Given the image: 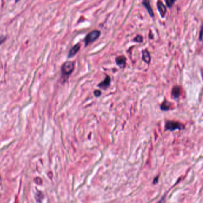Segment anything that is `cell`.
I'll return each instance as SVG.
<instances>
[{
  "label": "cell",
  "instance_id": "6da1fadb",
  "mask_svg": "<svg viewBox=\"0 0 203 203\" xmlns=\"http://www.w3.org/2000/svg\"><path fill=\"white\" fill-rule=\"evenodd\" d=\"M101 35V32L98 30H94L89 32L85 37L84 39L85 47L88 46L89 44L95 41Z\"/></svg>",
  "mask_w": 203,
  "mask_h": 203
},
{
  "label": "cell",
  "instance_id": "7a4b0ae2",
  "mask_svg": "<svg viewBox=\"0 0 203 203\" xmlns=\"http://www.w3.org/2000/svg\"><path fill=\"white\" fill-rule=\"evenodd\" d=\"M74 64L72 61L65 62L61 67V72L63 76H69L74 70Z\"/></svg>",
  "mask_w": 203,
  "mask_h": 203
},
{
  "label": "cell",
  "instance_id": "3957f363",
  "mask_svg": "<svg viewBox=\"0 0 203 203\" xmlns=\"http://www.w3.org/2000/svg\"><path fill=\"white\" fill-rule=\"evenodd\" d=\"M165 128L166 131H174L177 129L182 130L185 128V126L180 123L174 121H168L166 122L165 125Z\"/></svg>",
  "mask_w": 203,
  "mask_h": 203
},
{
  "label": "cell",
  "instance_id": "277c9868",
  "mask_svg": "<svg viewBox=\"0 0 203 203\" xmlns=\"http://www.w3.org/2000/svg\"><path fill=\"white\" fill-rule=\"evenodd\" d=\"M157 6L160 16L162 18H164L166 16L167 13V9L166 6L163 4V3L161 1H160V0H158V1L157 3Z\"/></svg>",
  "mask_w": 203,
  "mask_h": 203
},
{
  "label": "cell",
  "instance_id": "5b68a950",
  "mask_svg": "<svg viewBox=\"0 0 203 203\" xmlns=\"http://www.w3.org/2000/svg\"><path fill=\"white\" fill-rule=\"evenodd\" d=\"M110 82H111L110 77L109 76H106V77L105 78V79L103 81L101 82V83H99L98 86L101 89H106L110 86Z\"/></svg>",
  "mask_w": 203,
  "mask_h": 203
},
{
  "label": "cell",
  "instance_id": "8992f818",
  "mask_svg": "<svg viewBox=\"0 0 203 203\" xmlns=\"http://www.w3.org/2000/svg\"><path fill=\"white\" fill-rule=\"evenodd\" d=\"M142 5L144 6V7L146 9L147 12L148 13V14L150 15V16L152 18L154 17V12L153 10V9L151 6L150 3V0H143L142 1Z\"/></svg>",
  "mask_w": 203,
  "mask_h": 203
},
{
  "label": "cell",
  "instance_id": "52a82bcc",
  "mask_svg": "<svg viewBox=\"0 0 203 203\" xmlns=\"http://www.w3.org/2000/svg\"><path fill=\"white\" fill-rule=\"evenodd\" d=\"M81 45L80 44L78 43L77 44H76L75 45H74L70 50L69 53V55H68V58H72L73 57H74L79 51Z\"/></svg>",
  "mask_w": 203,
  "mask_h": 203
},
{
  "label": "cell",
  "instance_id": "ba28073f",
  "mask_svg": "<svg viewBox=\"0 0 203 203\" xmlns=\"http://www.w3.org/2000/svg\"><path fill=\"white\" fill-rule=\"evenodd\" d=\"M126 58L125 56H119L116 58V64L120 68H123L126 65Z\"/></svg>",
  "mask_w": 203,
  "mask_h": 203
},
{
  "label": "cell",
  "instance_id": "9c48e42d",
  "mask_svg": "<svg viewBox=\"0 0 203 203\" xmlns=\"http://www.w3.org/2000/svg\"><path fill=\"white\" fill-rule=\"evenodd\" d=\"M172 95L174 99H177L180 95V88L178 86H175L172 91Z\"/></svg>",
  "mask_w": 203,
  "mask_h": 203
},
{
  "label": "cell",
  "instance_id": "30bf717a",
  "mask_svg": "<svg viewBox=\"0 0 203 203\" xmlns=\"http://www.w3.org/2000/svg\"><path fill=\"white\" fill-rule=\"evenodd\" d=\"M142 60L144 61L147 63V64H149L151 61V55L150 53L148 52V50H145L142 51Z\"/></svg>",
  "mask_w": 203,
  "mask_h": 203
},
{
  "label": "cell",
  "instance_id": "8fae6325",
  "mask_svg": "<svg viewBox=\"0 0 203 203\" xmlns=\"http://www.w3.org/2000/svg\"><path fill=\"white\" fill-rule=\"evenodd\" d=\"M170 107V103H169V101L165 100L164 102L161 104L160 108L161 109V110L163 111H167L169 110Z\"/></svg>",
  "mask_w": 203,
  "mask_h": 203
},
{
  "label": "cell",
  "instance_id": "7c38bea8",
  "mask_svg": "<svg viewBox=\"0 0 203 203\" xmlns=\"http://www.w3.org/2000/svg\"><path fill=\"white\" fill-rule=\"evenodd\" d=\"M176 0H165L166 4L169 8H171L175 4Z\"/></svg>",
  "mask_w": 203,
  "mask_h": 203
},
{
  "label": "cell",
  "instance_id": "4fadbf2b",
  "mask_svg": "<svg viewBox=\"0 0 203 203\" xmlns=\"http://www.w3.org/2000/svg\"><path fill=\"white\" fill-rule=\"evenodd\" d=\"M134 41L135 42H138V43H141V42H142L143 41V38L141 35H137L136 37L134 38Z\"/></svg>",
  "mask_w": 203,
  "mask_h": 203
},
{
  "label": "cell",
  "instance_id": "5bb4252c",
  "mask_svg": "<svg viewBox=\"0 0 203 203\" xmlns=\"http://www.w3.org/2000/svg\"><path fill=\"white\" fill-rule=\"evenodd\" d=\"M94 95L95 96L98 97L101 95V92L99 90H95L94 92Z\"/></svg>",
  "mask_w": 203,
  "mask_h": 203
},
{
  "label": "cell",
  "instance_id": "9a60e30c",
  "mask_svg": "<svg viewBox=\"0 0 203 203\" xmlns=\"http://www.w3.org/2000/svg\"><path fill=\"white\" fill-rule=\"evenodd\" d=\"M6 39V38L5 37H3V38H0V44H1L3 42H4Z\"/></svg>",
  "mask_w": 203,
  "mask_h": 203
},
{
  "label": "cell",
  "instance_id": "2e32d148",
  "mask_svg": "<svg viewBox=\"0 0 203 203\" xmlns=\"http://www.w3.org/2000/svg\"><path fill=\"white\" fill-rule=\"evenodd\" d=\"M199 39L200 41H202V29H201L200 31V34H199Z\"/></svg>",
  "mask_w": 203,
  "mask_h": 203
},
{
  "label": "cell",
  "instance_id": "e0dca14e",
  "mask_svg": "<svg viewBox=\"0 0 203 203\" xmlns=\"http://www.w3.org/2000/svg\"><path fill=\"white\" fill-rule=\"evenodd\" d=\"M158 176H157L156 177V178H155L154 179V182H153V183L155 184V183H157V182H158Z\"/></svg>",
  "mask_w": 203,
  "mask_h": 203
}]
</instances>
